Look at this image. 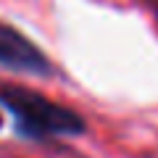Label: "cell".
<instances>
[{
    "instance_id": "cell-1",
    "label": "cell",
    "mask_w": 158,
    "mask_h": 158,
    "mask_svg": "<svg viewBox=\"0 0 158 158\" xmlns=\"http://www.w3.org/2000/svg\"><path fill=\"white\" fill-rule=\"evenodd\" d=\"M0 103L13 113L16 129L27 137L45 140V137H74L85 132V121L79 113L27 87H0Z\"/></svg>"
},
{
    "instance_id": "cell-2",
    "label": "cell",
    "mask_w": 158,
    "mask_h": 158,
    "mask_svg": "<svg viewBox=\"0 0 158 158\" xmlns=\"http://www.w3.org/2000/svg\"><path fill=\"white\" fill-rule=\"evenodd\" d=\"M0 66L19 74H32V77L53 74V66L45 53L8 24H0Z\"/></svg>"
},
{
    "instance_id": "cell-3",
    "label": "cell",
    "mask_w": 158,
    "mask_h": 158,
    "mask_svg": "<svg viewBox=\"0 0 158 158\" xmlns=\"http://www.w3.org/2000/svg\"><path fill=\"white\" fill-rule=\"evenodd\" d=\"M153 3V8H156V16H158V0H150Z\"/></svg>"
}]
</instances>
